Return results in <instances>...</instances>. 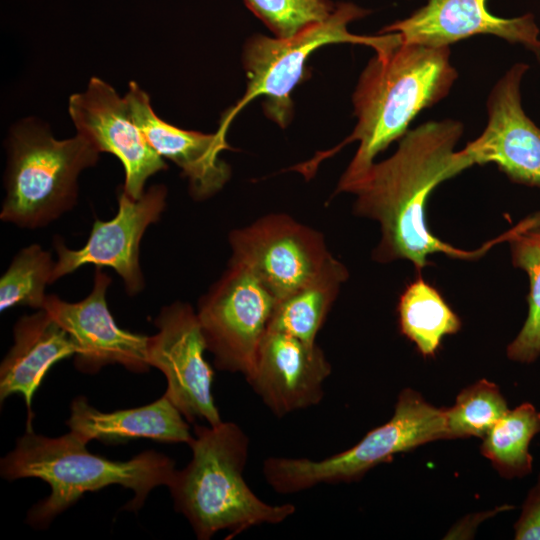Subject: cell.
Listing matches in <instances>:
<instances>
[{
  "label": "cell",
  "instance_id": "obj_15",
  "mask_svg": "<svg viewBox=\"0 0 540 540\" xmlns=\"http://www.w3.org/2000/svg\"><path fill=\"white\" fill-rule=\"evenodd\" d=\"M331 371V364L317 344L267 330L255 371L247 382L266 407L281 418L319 404Z\"/></svg>",
  "mask_w": 540,
  "mask_h": 540
},
{
  "label": "cell",
  "instance_id": "obj_19",
  "mask_svg": "<svg viewBox=\"0 0 540 540\" xmlns=\"http://www.w3.org/2000/svg\"><path fill=\"white\" fill-rule=\"evenodd\" d=\"M66 423L70 431L87 443L146 438L189 445L194 437L185 417L165 395L145 406L107 413L97 410L80 396L73 400Z\"/></svg>",
  "mask_w": 540,
  "mask_h": 540
},
{
  "label": "cell",
  "instance_id": "obj_23",
  "mask_svg": "<svg viewBox=\"0 0 540 540\" xmlns=\"http://www.w3.org/2000/svg\"><path fill=\"white\" fill-rule=\"evenodd\" d=\"M540 432V411L524 402L500 418L484 436L481 453L501 476L511 479L531 473L530 442Z\"/></svg>",
  "mask_w": 540,
  "mask_h": 540
},
{
  "label": "cell",
  "instance_id": "obj_20",
  "mask_svg": "<svg viewBox=\"0 0 540 540\" xmlns=\"http://www.w3.org/2000/svg\"><path fill=\"white\" fill-rule=\"evenodd\" d=\"M348 277L345 265L331 254L309 282L276 302L267 330L316 344V336Z\"/></svg>",
  "mask_w": 540,
  "mask_h": 540
},
{
  "label": "cell",
  "instance_id": "obj_24",
  "mask_svg": "<svg viewBox=\"0 0 540 540\" xmlns=\"http://www.w3.org/2000/svg\"><path fill=\"white\" fill-rule=\"evenodd\" d=\"M54 266L50 253L39 244L22 248L1 276L0 311L15 306L42 309L48 296L46 287L53 283Z\"/></svg>",
  "mask_w": 540,
  "mask_h": 540
},
{
  "label": "cell",
  "instance_id": "obj_14",
  "mask_svg": "<svg viewBox=\"0 0 540 540\" xmlns=\"http://www.w3.org/2000/svg\"><path fill=\"white\" fill-rule=\"evenodd\" d=\"M111 278L96 267L91 292L78 302L48 295L46 310L69 334L75 347V367L95 374L109 364H120L132 372H145L148 336L120 328L108 308L106 293Z\"/></svg>",
  "mask_w": 540,
  "mask_h": 540
},
{
  "label": "cell",
  "instance_id": "obj_27",
  "mask_svg": "<svg viewBox=\"0 0 540 540\" xmlns=\"http://www.w3.org/2000/svg\"><path fill=\"white\" fill-rule=\"evenodd\" d=\"M514 529L516 540H540V474L523 503Z\"/></svg>",
  "mask_w": 540,
  "mask_h": 540
},
{
  "label": "cell",
  "instance_id": "obj_16",
  "mask_svg": "<svg viewBox=\"0 0 540 540\" xmlns=\"http://www.w3.org/2000/svg\"><path fill=\"white\" fill-rule=\"evenodd\" d=\"M385 33L399 34L404 43L430 47H450L475 35H493L524 46L540 62V29L533 14L498 17L488 10L487 0H428L407 18L380 30Z\"/></svg>",
  "mask_w": 540,
  "mask_h": 540
},
{
  "label": "cell",
  "instance_id": "obj_10",
  "mask_svg": "<svg viewBox=\"0 0 540 540\" xmlns=\"http://www.w3.org/2000/svg\"><path fill=\"white\" fill-rule=\"evenodd\" d=\"M231 259L280 300L309 282L331 253L324 236L287 214H267L229 233Z\"/></svg>",
  "mask_w": 540,
  "mask_h": 540
},
{
  "label": "cell",
  "instance_id": "obj_25",
  "mask_svg": "<svg viewBox=\"0 0 540 540\" xmlns=\"http://www.w3.org/2000/svg\"><path fill=\"white\" fill-rule=\"evenodd\" d=\"M508 410L499 387L481 379L462 390L452 407L444 408L448 439L484 438Z\"/></svg>",
  "mask_w": 540,
  "mask_h": 540
},
{
  "label": "cell",
  "instance_id": "obj_11",
  "mask_svg": "<svg viewBox=\"0 0 540 540\" xmlns=\"http://www.w3.org/2000/svg\"><path fill=\"white\" fill-rule=\"evenodd\" d=\"M167 189L153 185L138 199L123 189L118 194L116 215L107 221L95 220L87 242L82 248H68L61 237H55L57 254L53 282L85 265L110 267L122 279L129 296L145 287L140 266V243L147 228L157 223L166 208Z\"/></svg>",
  "mask_w": 540,
  "mask_h": 540
},
{
  "label": "cell",
  "instance_id": "obj_2",
  "mask_svg": "<svg viewBox=\"0 0 540 540\" xmlns=\"http://www.w3.org/2000/svg\"><path fill=\"white\" fill-rule=\"evenodd\" d=\"M457 77L450 62V47L401 42L385 53L375 54L353 93L357 122L351 135L336 148L320 153L295 170L309 178L322 160L358 141V149L336 189V193L344 192L365 174L380 152L408 132L422 110L449 94Z\"/></svg>",
  "mask_w": 540,
  "mask_h": 540
},
{
  "label": "cell",
  "instance_id": "obj_5",
  "mask_svg": "<svg viewBox=\"0 0 540 540\" xmlns=\"http://www.w3.org/2000/svg\"><path fill=\"white\" fill-rule=\"evenodd\" d=\"M7 152L0 219L30 230L49 225L76 205L78 177L100 153L82 135L58 140L34 119L12 128Z\"/></svg>",
  "mask_w": 540,
  "mask_h": 540
},
{
  "label": "cell",
  "instance_id": "obj_3",
  "mask_svg": "<svg viewBox=\"0 0 540 540\" xmlns=\"http://www.w3.org/2000/svg\"><path fill=\"white\" fill-rule=\"evenodd\" d=\"M86 445L72 431L50 438L26 430L14 450L1 459L0 472L4 479L38 478L50 486L49 496L27 514V522L34 528L48 527L85 492L113 484L134 492V498L123 509L137 511L152 489L169 486L174 478V461L162 453L151 450L127 461H113L90 453Z\"/></svg>",
  "mask_w": 540,
  "mask_h": 540
},
{
  "label": "cell",
  "instance_id": "obj_4",
  "mask_svg": "<svg viewBox=\"0 0 540 540\" xmlns=\"http://www.w3.org/2000/svg\"><path fill=\"white\" fill-rule=\"evenodd\" d=\"M194 434L192 459L176 470L168 487L175 509L197 539L208 540L219 531H227L230 539L255 526L279 524L295 513L291 503L264 502L246 483L249 438L239 425H194Z\"/></svg>",
  "mask_w": 540,
  "mask_h": 540
},
{
  "label": "cell",
  "instance_id": "obj_9",
  "mask_svg": "<svg viewBox=\"0 0 540 540\" xmlns=\"http://www.w3.org/2000/svg\"><path fill=\"white\" fill-rule=\"evenodd\" d=\"M154 324L158 332L148 336L147 362L166 377L164 395L187 421L217 425L222 420L212 393L214 370L204 357L208 350L196 311L176 301L160 310Z\"/></svg>",
  "mask_w": 540,
  "mask_h": 540
},
{
  "label": "cell",
  "instance_id": "obj_7",
  "mask_svg": "<svg viewBox=\"0 0 540 540\" xmlns=\"http://www.w3.org/2000/svg\"><path fill=\"white\" fill-rule=\"evenodd\" d=\"M369 13L353 3H339L334 13L324 22L286 38L256 35L244 47L243 62L247 87L243 97L221 120L218 131L225 134L233 118L251 100L265 98L266 115L285 127L293 113L290 94L303 76L306 60L318 48L339 43L371 47L382 54L402 42L397 33L365 36L351 33L348 25Z\"/></svg>",
  "mask_w": 540,
  "mask_h": 540
},
{
  "label": "cell",
  "instance_id": "obj_21",
  "mask_svg": "<svg viewBox=\"0 0 540 540\" xmlns=\"http://www.w3.org/2000/svg\"><path fill=\"white\" fill-rule=\"evenodd\" d=\"M512 264L529 279L526 320L507 347L510 360L532 363L540 356V211L529 214L508 230Z\"/></svg>",
  "mask_w": 540,
  "mask_h": 540
},
{
  "label": "cell",
  "instance_id": "obj_13",
  "mask_svg": "<svg viewBox=\"0 0 540 540\" xmlns=\"http://www.w3.org/2000/svg\"><path fill=\"white\" fill-rule=\"evenodd\" d=\"M68 111L77 134L99 152L116 156L123 165V190L133 199L145 192L146 181L167 169L136 124L126 97L121 98L108 83L92 77L85 91L69 98Z\"/></svg>",
  "mask_w": 540,
  "mask_h": 540
},
{
  "label": "cell",
  "instance_id": "obj_8",
  "mask_svg": "<svg viewBox=\"0 0 540 540\" xmlns=\"http://www.w3.org/2000/svg\"><path fill=\"white\" fill-rule=\"evenodd\" d=\"M276 298L247 267L232 259L196 310L215 367L248 380L267 332Z\"/></svg>",
  "mask_w": 540,
  "mask_h": 540
},
{
  "label": "cell",
  "instance_id": "obj_18",
  "mask_svg": "<svg viewBox=\"0 0 540 540\" xmlns=\"http://www.w3.org/2000/svg\"><path fill=\"white\" fill-rule=\"evenodd\" d=\"M66 330L44 309L21 316L13 327V345L0 365V400L21 394L27 407V429L33 430L31 402L48 370L74 356Z\"/></svg>",
  "mask_w": 540,
  "mask_h": 540
},
{
  "label": "cell",
  "instance_id": "obj_17",
  "mask_svg": "<svg viewBox=\"0 0 540 540\" xmlns=\"http://www.w3.org/2000/svg\"><path fill=\"white\" fill-rule=\"evenodd\" d=\"M125 97L153 149L176 164L188 179L193 199H208L224 187L231 176L230 166L219 157L229 148L226 135L218 130L213 134L184 130L163 121L153 111L149 95L135 82L130 83Z\"/></svg>",
  "mask_w": 540,
  "mask_h": 540
},
{
  "label": "cell",
  "instance_id": "obj_22",
  "mask_svg": "<svg viewBox=\"0 0 540 540\" xmlns=\"http://www.w3.org/2000/svg\"><path fill=\"white\" fill-rule=\"evenodd\" d=\"M398 323L400 332L424 357L438 351L442 339L461 329V320L441 293L418 277L408 284L399 297Z\"/></svg>",
  "mask_w": 540,
  "mask_h": 540
},
{
  "label": "cell",
  "instance_id": "obj_6",
  "mask_svg": "<svg viewBox=\"0 0 540 540\" xmlns=\"http://www.w3.org/2000/svg\"><path fill=\"white\" fill-rule=\"evenodd\" d=\"M441 439H448L444 408L432 406L407 388L400 392L392 418L370 430L353 447L317 461L268 457L262 471L274 491L298 493L319 484L358 481L396 454Z\"/></svg>",
  "mask_w": 540,
  "mask_h": 540
},
{
  "label": "cell",
  "instance_id": "obj_26",
  "mask_svg": "<svg viewBox=\"0 0 540 540\" xmlns=\"http://www.w3.org/2000/svg\"><path fill=\"white\" fill-rule=\"evenodd\" d=\"M247 7L275 34L290 37L327 20L337 4L330 0H244Z\"/></svg>",
  "mask_w": 540,
  "mask_h": 540
},
{
  "label": "cell",
  "instance_id": "obj_12",
  "mask_svg": "<svg viewBox=\"0 0 540 540\" xmlns=\"http://www.w3.org/2000/svg\"><path fill=\"white\" fill-rule=\"evenodd\" d=\"M529 65H512L491 89L482 133L458 151L466 168L495 164L510 181L540 188V127L525 113L521 85Z\"/></svg>",
  "mask_w": 540,
  "mask_h": 540
},
{
  "label": "cell",
  "instance_id": "obj_1",
  "mask_svg": "<svg viewBox=\"0 0 540 540\" xmlns=\"http://www.w3.org/2000/svg\"><path fill=\"white\" fill-rule=\"evenodd\" d=\"M463 131V123L454 119L428 121L408 130L391 157L374 162L344 190L356 196V215L380 225V241L372 253L376 262L405 259L420 272L429 265L430 255L476 260L496 244L506 242L504 232L475 250H463L433 235L427 226L429 195L439 184L467 169L455 150Z\"/></svg>",
  "mask_w": 540,
  "mask_h": 540
}]
</instances>
